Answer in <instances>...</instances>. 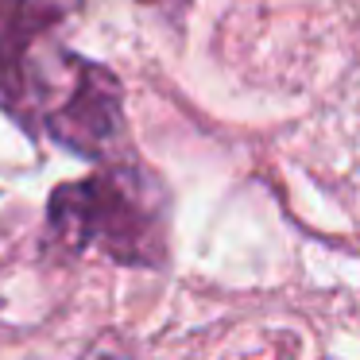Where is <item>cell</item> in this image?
<instances>
[{"mask_svg": "<svg viewBox=\"0 0 360 360\" xmlns=\"http://www.w3.org/2000/svg\"><path fill=\"white\" fill-rule=\"evenodd\" d=\"M47 233L63 252L155 267L163 259V198L140 167L117 159L51 194Z\"/></svg>", "mask_w": 360, "mask_h": 360, "instance_id": "6da1fadb", "label": "cell"}, {"mask_svg": "<svg viewBox=\"0 0 360 360\" xmlns=\"http://www.w3.org/2000/svg\"><path fill=\"white\" fill-rule=\"evenodd\" d=\"M82 0H0V105L39 132L82 63L58 47L55 32L78 12Z\"/></svg>", "mask_w": 360, "mask_h": 360, "instance_id": "7a4b0ae2", "label": "cell"}, {"mask_svg": "<svg viewBox=\"0 0 360 360\" xmlns=\"http://www.w3.org/2000/svg\"><path fill=\"white\" fill-rule=\"evenodd\" d=\"M82 360H136V356L128 349H120L117 341H101V345H94Z\"/></svg>", "mask_w": 360, "mask_h": 360, "instance_id": "3957f363", "label": "cell"}]
</instances>
